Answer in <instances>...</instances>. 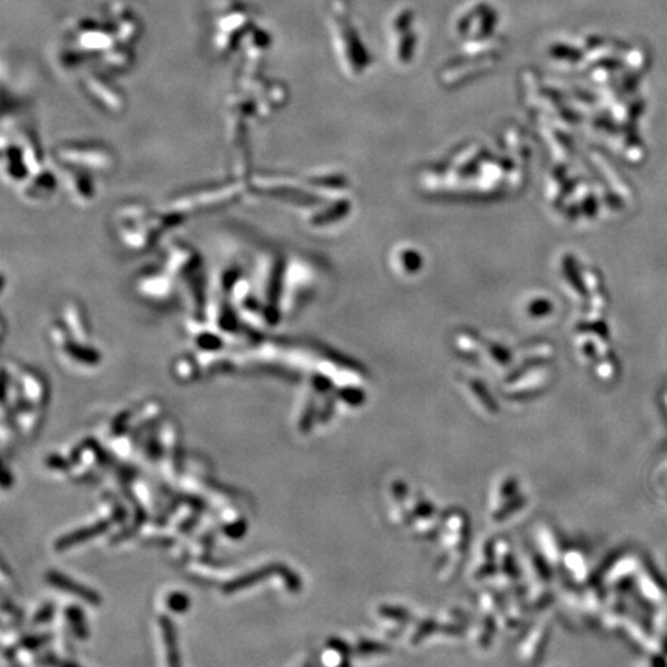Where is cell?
<instances>
[{"label": "cell", "instance_id": "cell-3", "mask_svg": "<svg viewBox=\"0 0 667 667\" xmlns=\"http://www.w3.org/2000/svg\"><path fill=\"white\" fill-rule=\"evenodd\" d=\"M274 572H275L274 566H267L265 568H260V570H255L249 575H244V576H241V578H238L235 581L226 584V586H224V591H226V594H234V591L243 590L246 587H251V586H253V584L260 582L261 580L267 578V576L272 575Z\"/></svg>", "mask_w": 667, "mask_h": 667}, {"label": "cell", "instance_id": "cell-4", "mask_svg": "<svg viewBox=\"0 0 667 667\" xmlns=\"http://www.w3.org/2000/svg\"><path fill=\"white\" fill-rule=\"evenodd\" d=\"M160 624L162 627V635L164 640H166V649H167V659H169V666L170 667H179V654H178V644H176V633H175V627L170 623V619L167 617H162L160 619Z\"/></svg>", "mask_w": 667, "mask_h": 667}, {"label": "cell", "instance_id": "cell-8", "mask_svg": "<svg viewBox=\"0 0 667 667\" xmlns=\"http://www.w3.org/2000/svg\"><path fill=\"white\" fill-rule=\"evenodd\" d=\"M51 663H53L55 666L57 667H78V666H74V664H70V663H64V661H56V659H51Z\"/></svg>", "mask_w": 667, "mask_h": 667}, {"label": "cell", "instance_id": "cell-2", "mask_svg": "<svg viewBox=\"0 0 667 667\" xmlns=\"http://www.w3.org/2000/svg\"><path fill=\"white\" fill-rule=\"evenodd\" d=\"M108 526H110L108 522H97V524H94V526H92V527L80 528V530H78V531H74V533H70V535H66V536L59 539L57 544H56V549H57V550H66V549H70V547H73V545H78V544H80V542L87 541V539H92V538H94V536H97V535L106 533Z\"/></svg>", "mask_w": 667, "mask_h": 667}, {"label": "cell", "instance_id": "cell-1", "mask_svg": "<svg viewBox=\"0 0 667 667\" xmlns=\"http://www.w3.org/2000/svg\"><path fill=\"white\" fill-rule=\"evenodd\" d=\"M47 580L48 582L51 584V586H55L56 589L59 590H65V591H70L71 595L74 596H78L80 599H84V601L90 603V604H99L101 603V596L96 594V591L93 590H90L88 587L85 586H82V584L79 582H74L73 580H70L69 576H65L62 573H59V572H50L47 575Z\"/></svg>", "mask_w": 667, "mask_h": 667}, {"label": "cell", "instance_id": "cell-6", "mask_svg": "<svg viewBox=\"0 0 667 667\" xmlns=\"http://www.w3.org/2000/svg\"><path fill=\"white\" fill-rule=\"evenodd\" d=\"M169 607L175 612H184L189 607V599L181 594H174L169 598Z\"/></svg>", "mask_w": 667, "mask_h": 667}, {"label": "cell", "instance_id": "cell-5", "mask_svg": "<svg viewBox=\"0 0 667 667\" xmlns=\"http://www.w3.org/2000/svg\"><path fill=\"white\" fill-rule=\"evenodd\" d=\"M66 617H69L70 624L73 626L74 632L78 633L79 638H85L88 635L87 629H85V621H84V615L78 609V607H71V609L66 610Z\"/></svg>", "mask_w": 667, "mask_h": 667}, {"label": "cell", "instance_id": "cell-7", "mask_svg": "<svg viewBox=\"0 0 667 667\" xmlns=\"http://www.w3.org/2000/svg\"><path fill=\"white\" fill-rule=\"evenodd\" d=\"M51 613H53V605H47L45 607V609L41 612V613H37L36 615V621L37 623H42V621H47L50 617H51Z\"/></svg>", "mask_w": 667, "mask_h": 667}]
</instances>
